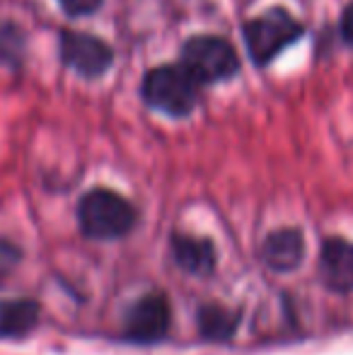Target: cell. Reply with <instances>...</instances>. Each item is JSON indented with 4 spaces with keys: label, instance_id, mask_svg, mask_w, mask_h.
I'll list each match as a JSON object with an SVG mask.
<instances>
[{
    "label": "cell",
    "instance_id": "cell-1",
    "mask_svg": "<svg viewBox=\"0 0 353 355\" xmlns=\"http://www.w3.org/2000/svg\"><path fill=\"white\" fill-rule=\"evenodd\" d=\"M78 220L87 237L92 239H119L131 232L136 223L133 206L109 189H94L83 196L78 206Z\"/></svg>",
    "mask_w": 353,
    "mask_h": 355
},
{
    "label": "cell",
    "instance_id": "cell-2",
    "mask_svg": "<svg viewBox=\"0 0 353 355\" xmlns=\"http://www.w3.org/2000/svg\"><path fill=\"white\" fill-rule=\"evenodd\" d=\"M196 85L182 66H160L146 73L141 94L148 107L172 119H182L196 107Z\"/></svg>",
    "mask_w": 353,
    "mask_h": 355
},
{
    "label": "cell",
    "instance_id": "cell-3",
    "mask_svg": "<svg viewBox=\"0 0 353 355\" xmlns=\"http://www.w3.org/2000/svg\"><path fill=\"white\" fill-rule=\"evenodd\" d=\"M302 34V24L286 12L283 8H273L250 19L245 27V42L252 61L257 66L271 63L283 49H288Z\"/></svg>",
    "mask_w": 353,
    "mask_h": 355
},
{
    "label": "cell",
    "instance_id": "cell-4",
    "mask_svg": "<svg viewBox=\"0 0 353 355\" xmlns=\"http://www.w3.org/2000/svg\"><path fill=\"white\" fill-rule=\"evenodd\" d=\"M182 68L198 85L221 83L240 71V58L230 42L203 34V37L189 39L182 46Z\"/></svg>",
    "mask_w": 353,
    "mask_h": 355
},
{
    "label": "cell",
    "instance_id": "cell-5",
    "mask_svg": "<svg viewBox=\"0 0 353 355\" xmlns=\"http://www.w3.org/2000/svg\"><path fill=\"white\" fill-rule=\"evenodd\" d=\"M61 58L71 71H76L83 78H99L109 71L114 53L109 44H104L99 37L68 29L61 34Z\"/></svg>",
    "mask_w": 353,
    "mask_h": 355
},
{
    "label": "cell",
    "instance_id": "cell-6",
    "mask_svg": "<svg viewBox=\"0 0 353 355\" xmlns=\"http://www.w3.org/2000/svg\"><path fill=\"white\" fill-rule=\"evenodd\" d=\"M170 329V304L160 293L141 297L126 317V338L136 343H155Z\"/></svg>",
    "mask_w": 353,
    "mask_h": 355
},
{
    "label": "cell",
    "instance_id": "cell-7",
    "mask_svg": "<svg viewBox=\"0 0 353 355\" xmlns=\"http://www.w3.org/2000/svg\"><path fill=\"white\" fill-rule=\"evenodd\" d=\"M320 278L334 293L353 290V242L344 237L325 239L320 252Z\"/></svg>",
    "mask_w": 353,
    "mask_h": 355
},
{
    "label": "cell",
    "instance_id": "cell-8",
    "mask_svg": "<svg viewBox=\"0 0 353 355\" xmlns=\"http://www.w3.org/2000/svg\"><path fill=\"white\" fill-rule=\"evenodd\" d=\"M261 259L271 271L288 273L295 271L305 259V237L298 230H276L264 239Z\"/></svg>",
    "mask_w": 353,
    "mask_h": 355
},
{
    "label": "cell",
    "instance_id": "cell-9",
    "mask_svg": "<svg viewBox=\"0 0 353 355\" xmlns=\"http://www.w3.org/2000/svg\"><path fill=\"white\" fill-rule=\"evenodd\" d=\"M172 254L179 268L193 276H206L216 266V249L213 242L198 237H189V234H177L172 239Z\"/></svg>",
    "mask_w": 353,
    "mask_h": 355
},
{
    "label": "cell",
    "instance_id": "cell-10",
    "mask_svg": "<svg viewBox=\"0 0 353 355\" xmlns=\"http://www.w3.org/2000/svg\"><path fill=\"white\" fill-rule=\"evenodd\" d=\"M39 322V304L34 300H8L0 304V334L24 336Z\"/></svg>",
    "mask_w": 353,
    "mask_h": 355
},
{
    "label": "cell",
    "instance_id": "cell-11",
    "mask_svg": "<svg viewBox=\"0 0 353 355\" xmlns=\"http://www.w3.org/2000/svg\"><path fill=\"white\" fill-rule=\"evenodd\" d=\"M237 312H230L227 307H218V304H208L198 314V327L201 334L211 341H225L235 334L237 329Z\"/></svg>",
    "mask_w": 353,
    "mask_h": 355
},
{
    "label": "cell",
    "instance_id": "cell-12",
    "mask_svg": "<svg viewBox=\"0 0 353 355\" xmlns=\"http://www.w3.org/2000/svg\"><path fill=\"white\" fill-rule=\"evenodd\" d=\"M24 56V34L17 24L0 22V63L19 66Z\"/></svg>",
    "mask_w": 353,
    "mask_h": 355
},
{
    "label": "cell",
    "instance_id": "cell-13",
    "mask_svg": "<svg viewBox=\"0 0 353 355\" xmlns=\"http://www.w3.org/2000/svg\"><path fill=\"white\" fill-rule=\"evenodd\" d=\"M61 8L66 10L71 17H83V15H92L99 10L102 0H58Z\"/></svg>",
    "mask_w": 353,
    "mask_h": 355
},
{
    "label": "cell",
    "instance_id": "cell-14",
    "mask_svg": "<svg viewBox=\"0 0 353 355\" xmlns=\"http://www.w3.org/2000/svg\"><path fill=\"white\" fill-rule=\"evenodd\" d=\"M341 37H344V42L353 49V3L344 10V15H341Z\"/></svg>",
    "mask_w": 353,
    "mask_h": 355
}]
</instances>
